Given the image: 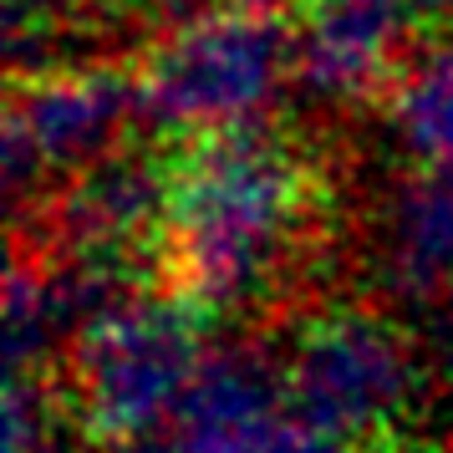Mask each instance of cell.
Segmentation results:
<instances>
[{
  "instance_id": "obj_3",
  "label": "cell",
  "mask_w": 453,
  "mask_h": 453,
  "mask_svg": "<svg viewBox=\"0 0 453 453\" xmlns=\"http://www.w3.org/2000/svg\"><path fill=\"white\" fill-rule=\"evenodd\" d=\"M219 336L199 301L143 286L92 311L46 377L92 453H123L168 428Z\"/></svg>"
},
{
  "instance_id": "obj_10",
  "label": "cell",
  "mask_w": 453,
  "mask_h": 453,
  "mask_svg": "<svg viewBox=\"0 0 453 453\" xmlns=\"http://www.w3.org/2000/svg\"><path fill=\"white\" fill-rule=\"evenodd\" d=\"M5 453H92L46 372H11L5 403Z\"/></svg>"
},
{
  "instance_id": "obj_9",
  "label": "cell",
  "mask_w": 453,
  "mask_h": 453,
  "mask_svg": "<svg viewBox=\"0 0 453 453\" xmlns=\"http://www.w3.org/2000/svg\"><path fill=\"white\" fill-rule=\"evenodd\" d=\"M388 123L418 164L453 158V42L403 66L388 92Z\"/></svg>"
},
{
  "instance_id": "obj_2",
  "label": "cell",
  "mask_w": 453,
  "mask_h": 453,
  "mask_svg": "<svg viewBox=\"0 0 453 453\" xmlns=\"http://www.w3.org/2000/svg\"><path fill=\"white\" fill-rule=\"evenodd\" d=\"M265 342L275 351L290 412L351 453L438 428V388L423 326L377 286L351 280L326 290L280 316Z\"/></svg>"
},
{
  "instance_id": "obj_5",
  "label": "cell",
  "mask_w": 453,
  "mask_h": 453,
  "mask_svg": "<svg viewBox=\"0 0 453 453\" xmlns=\"http://www.w3.org/2000/svg\"><path fill=\"white\" fill-rule=\"evenodd\" d=\"M133 123H143V92L127 66L57 62L16 72L5 97L11 214H26L77 168L123 148Z\"/></svg>"
},
{
  "instance_id": "obj_8",
  "label": "cell",
  "mask_w": 453,
  "mask_h": 453,
  "mask_svg": "<svg viewBox=\"0 0 453 453\" xmlns=\"http://www.w3.org/2000/svg\"><path fill=\"white\" fill-rule=\"evenodd\" d=\"M367 255L372 286L403 306H428L453 286V158L408 168L382 194Z\"/></svg>"
},
{
  "instance_id": "obj_6",
  "label": "cell",
  "mask_w": 453,
  "mask_h": 453,
  "mask_svg": "<svg viewBox=\"0 0 453 453\" xmlns=\"http://www.w3.org/2000/svg\"><path fill=\"white\" fill-rule=\"evenodd\" d=\"M418 26L412 0H306L296 26V87L321 107L388 103Z\"/></svg>"
},
{
  "instance_id": "obj_4",
  "label": "cell",
  "mask_w": 453,
  "mask_h": 453,
  "mask_svg": "<svg viewBox=\"0 0 453 453\" xmlns=\"http://www.w3.org/2000/svg\"><path fill=\"white\" fill-rule=\"evenodd\" d=\"M286 82H296V26L280 21L275 5L179 21L138 66L143 123L158 138L270 118Z\"/></svg>"
},
{
  "instance_id": "obj_12",
  "label": "cell",
  "mask_w": 453,
  "mask_h": 453,
  "mask_svg": "<svg viewBox=\"0 0 453 453\" xmlns=\"http://www.w3.org/2000/svg\"><path fill=\"white\" fill-rule=\"evenodd\" d=\"M240 5H280V0H148V11L168 21H194L204 11H240Z\"/></svg>"
},
{
  "instance_id": "obj_1",
  "label": "cell",
  "mask_w": 453,
  "mask_h": 453,
  "mask_svg": "<svg viewBox=\"0 0 453 453\" xmlns=\"http://www.w3.org/2000/svg\"><path fill=\"white\" fill-rule=\"evenodd\" d=\"M168 199L158 286L240 336L351 286V219L342 168L321 138L275 118L164 138Z\"/></svg>"
},
{
  "instance_id": "obj_11",
  "label": "cell",
  "mask_w": 453,
  "mask_h": 453,
  "mask_svg": "<svg viewBox=\"0 0 453 453\" xmlns=\"http://www.w3.org/2000/svg\"><path fill=\"white\" fill-rule=\"evenodd\" d=\"M418 326H423V347H428V367H433L438 403H449L453 408V286L423 306Z\"/></svg>"
},
{
  "instance_id": "obj_13",
  "label": "cell",
  "mask_w": 453,
  "mask_h": 453,
  "mask_svg": "<svg viewBox=\"0 0 453 453\" xmlns=\"http://www.w3.org/2000/svg\"><path fill=\"white\" fill-rule=\"evenodd\" d=\"M449 453H453V449H449Z\"/></svg>"
},
{
  "instance_id": "obj_7",
  "label": "cell",
  "mask_w": 453,
  "mask_h": 453,
  "mask_svg": "<svg viewBox=\"0 0 453 453\" xmlns=\"http://www.w3.org/2000/svg\"><path fill=\"white\" fill-rule=\"evenodd\" d=\"M290 397L265 336L225 331L164 428L168 453H275Z\"/></svg>"
}]
</instances>
